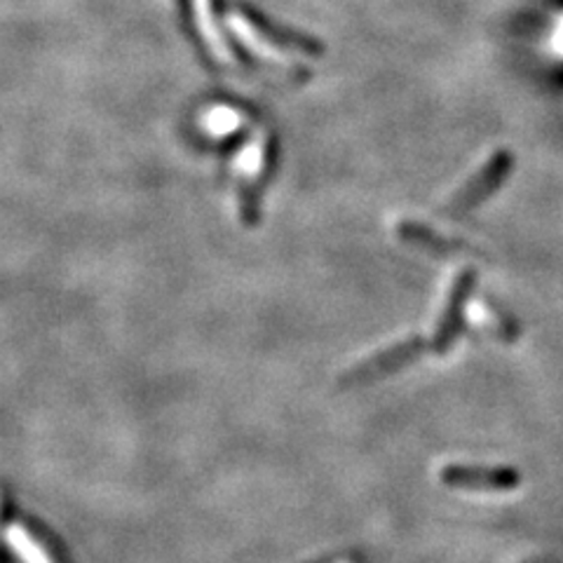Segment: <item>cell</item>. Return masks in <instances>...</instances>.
Segmentation results:
<instances>
[{"label": "cell", "mask_w": 563, "mask_h": 563, "mask_svg": "<svg viewBox=\"0 0 563 563\" xmlns=\"http://www.w3.org/2000/svg\"><path fill=\"white\" fill-rule=\"evenodd\" d=\"M444 482L467 490H505L512 488L519 477L503 467H474V465H451L444 470Z\"/></svg>", "instance_id": "obj_1"}, {"label": "cell", "mask_w": 563, "mask_h": 563, "mask_svg": "<svg viewBox=\"0 0 563 563\" xmlns=\"http://www.w3.org/2000/svg\"><path fill=\"white\" fill-rule=\"evenodd\" d=\"M507 165H509V157L505 153L493 157V161L486 163L482 167V172L474 176L472 181H467L461 192H457V196L451 202L453 205L451 209L453 211H463V209H470L474 202H479L482 198H486L488 192L493 190V186H498V181L503 179Z\"/></svg>", "instance_id": "obj_2"}, {"label": "cell", "mask_w": 563, "mask_h": 563, "mask_svg": "<svg viewBox=\"0 0 563 563\" xmlns=\"http://www.w3.org/2000/svg\"><path fill=\"white\" fill-rule=\"evenodd\" d=\"M418 350V343L416 341H407V343H399V345H393L387 347L383 352H378V355H374L372 360L362 362L360 366L352 368V378H376L385 372H393V368H397L399 364H404L407 360H411L413 352Z\"/></svg>", "instance_id": "obj_3"}, {"label": "cell", "mask_w": 563, "mask_h": 563, "mask_svg": "<svg viewBox=\"0 0 563 563\" xmlns=\"http://www.w3.org/2000/svg\"><path fill=\"white\" fill-rule=\"evenodd\" d=\"M5 540L10 544V550L14 552V556L20 559L22 563H52L47 552L29 536L26 528H22L20 523H14V526L8 528Z\"/></svg>", "instance_id": "obj_4"}, {"label": "cell", "mask_w": 563, "mask_h": 563, "mask_svg": "<svg viewBox=\"0 0 563 563\" xmlns=\"http://www.w3.org/2000/svg\"><path fill=\"white\" fill-rule=\"evenodd\" d=\"M196 14H198V22L202 26V33L207 35L205 41L209 43L211 52H214L217 59L228 62V49H223V43L214 29V22H211V0H196Z\"/></svg>", "instance_id": "obj_5"}]
</instances>
